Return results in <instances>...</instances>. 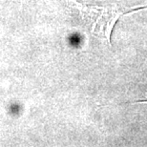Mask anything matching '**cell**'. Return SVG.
<instances>
[{
	"mask_svg": "<svg viewBox=\"0 0 147 147\" xmlns=\"http://www.w3.org/2000/svg\"><path fill=\"white\" fill-rule=\"evenodd\" d=\"M68 13L76 28L84 33L102 36L111 44V34L120 17L123 14L137 13L146 10L147 6L125 7L117 4L107 6L87 5L78 0H65Z\"/></svg>",
	"mask_w": 147,
	"mask_h": 147,
	"instance_id": "1",
	"label": "cell"
},
{
	"mask_svg": "<svg viewBox=\"0 0 147 147\" xmlns=\"http://www.w3.org/2000/svg\"><path fill=\"white\" fill-rule=\"evenodd\" d=\"M137 103H144V104H147V100H144V101H139L137 102Z\"/></svg>",
	"mask_w": 147,
	"mask_h": 147,
	"instance_id": "2",
	"label": "cell"
}]
</instances>
